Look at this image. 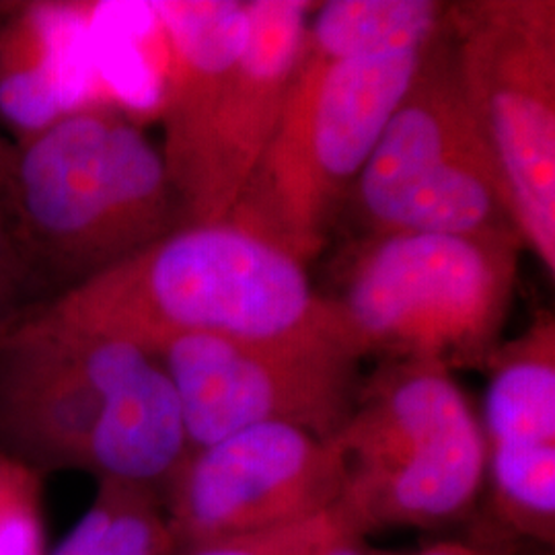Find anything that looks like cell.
Returning a JSON list of instances; mask_svg holds the SVG:
<instances>
[{
	"label": "cell",
	"mask_w": 555,
	"mask_h": 555,
	"mask_svg": "<svg viewBox=\"0 0 555 555\" xmlns=\"http://www.w3.org/2000/svg\"><path fill=\"white\" fill-rule=\"evenodd\" d=\"M149 9L167 59L165 169L188 224H220L276 130L315 4L165 0Z\"/></svg>",
	"instance_id": "6da1fadb"
},
{
	"label": "cell",
	"mask_w": 555,
	"mask_h": 555,
	"mask_svg": "<svg viewBox=\"0 0 555 555\" xmlns=\"http://www.w3.org/2000/svg\"><path fill=\"white\" fill-rule=\"evenodd\" d=\"M0 447L38 474L89 472L157 492L190 453L176 389L146 350L21 327L0 339Z\"/></svg>",
	"instance_id": "7a4b0ae2"
},
{
	"label": "cell",
	"mask_w": 555,
	"mask_h": 555,
	"mask_svg": "<svg viewBox=\"0 0 555 555\" xmlns=\"http://www.w3.org/2000/svg\"><path fill=\"white\" fill-rule=\"evenodd\" d=\"M13 327L118 337L146 352L185 334L339 341L305 266L229 222L185 224L36 311H21Z\"/></svg>",
	"instance_id": "3957f363"
},
{
	"label": "cell",
	"mask_w": 555,
	"mask_h": 555,
	"mask_svg": "<svg viewBox=\"0 0 555 555\" xmlns=\"http://www.w3.org/2000/svg\"><path fill=\"white\" fill-rule=\"evenodd\" d=\"M0 206L27 276L68 288L188 224L159 149L100 103L70 107L13 151Z\"/></svg>",
	"instance_id": "277c9868"
},
{
	"label": "cell",
	"mask_w": 555,
	"mask_h": 555,
	"mask_svg": "<svg viewBox=\"0 0 555 555\" xmlns=\"http://www.w3.org/2000/svg\"><path fill=\"white\" fill-rule=\"evenodd\" d=\"M518 237L371 235L325 297L336 336L360 360L486 369L515 298Z\"/></svg>",
	"instance_id": "5b68a950"
},
{
	"label": "cell",
	"mask_w": 555,
	"mask_h": 555,
	"mask_svg": "<svg viewBox=\"0 0 555 555\" xmlns=\"http://www.w3.org/2000/svg\"><path fill=\"white\" fill-rule=\"evenodd\" d=\"M426 50L332 62L302 46L276 130L224 222L302 266L318 258Z\"/></svg>",
	"instance_id": "8992f818"
},
{
	"label": "cell",
	"mask_w": 555,
	"mask_h": 555,
	"mask_svg": "<svg viewBox=\"0 0 555 555\" xmlns=\"http://www.w3.org/2000/svg\"><path fill=\"white\" fill-rule=\"evenodd\" d=\"M330 438L344 465L337 511L357 535L449 527L483 496L481 422L435 362H385Z\"/></svg>",
	"instance_id": "52a82bcc"
},
{
	"label": "cell",
	"mask_w": 555,
	"mask_h": 555,
	"mask_svg": "<svg viewBox=\"0 0 555 555\" xmlns=\"http://www.w3.org/2000/svg\"><path fill=\"white\" fill-rule=\"evenodd\" d=\"M352 192L369 237H518L506 188L463 95L447 23L424 52Z\"/></svg>",
	"instance_id": "ba28073f"
},
{
	"label": "cell",
	"mask_w": 555,
	"mask_h": 555,
	"mask_svg": "<svg viewBox=\"0 0 555 555\" xmlns=\"http://www.w3.org/2000/svg\"><path fill=\"white\" fill-rule=\"evenodd\" d=\"M447 29L518 237L554 278L555 2H456L449 4Z\"/></svg>",
	"instance_id": "9c48e42d"
},
{
	"label": "cell",
	"mask_w": 555,
	"mask_h": 555,
	"mask_svg": "<svg viewBox=\"0 0 555 555\" xmlns=\"http://www.w3.org/2000/svg\"><path fill=\"white\" fill-rule=\"evenodd\" d=\"M149 354L176 389L190 451L261 424L334 437L360 391V358L318 334H185L160 341Z\"/></svg>",
	"instance_id": "30bf717a"
},
{
	"label": "cell",
	"mask_w": 555,
	"mask_h": 555,
	"mask_svg": "<svg viewBox=\"0 0 555 555\" xmlns=\"http://www.w3.org/2000/svg\"><path fill=\"white\" fill-rule=\"evenodd\" d=\"M344 465L332 438L261 424L190 451L160 488L176 550L256 535L336 508Z\"/></svg>",
	"instance_id": "8fae6325"
},
{
	"label": "cell",
	"mask_w": 555,
	"mask_h": 555,
	"mask_svg": "<svg viewBox=\"0 0 555 555\" xmlns=\"http://www.w3.org/2000/svg\"><path fill=\"white\" fill-rule=\"evenodd\" d=\"M486 371L481 433L486 442L488 529L476 541L555 545V319L500 344Z\"/></svg>",
	"instance_id": "7c38bea8"
},
{
	"label": "cell",
	"mask_w": 555,
	"mask_h": 555,
	"mask_svg": "<svg viewBox=\"0 0 555 555\" xmlns=\"http://www.w3.org/2000/svg\"><path fill=\"white\" fill-rule=\"evenodd\" d=\"M447 11L435 0H330L315 4L302 46L332 62L422 50L444 29Z\"/></svg>",
	"instance_id": "4fadbf2b"
},
{
	"label": "cell",
	"mask_w": 555,
	"mask_h": 555,
	"mask_svg": "<svg viewBox=\"0 0 555 555\" xmlns=\"http://www.w3.org/2000/svg\"><path fill=\"white\" fill-rule=\"evenodd\" d=\"M70 11L50 4H13L0 27V112L29 134L64 114L60 36Z\"/></svg>",
	"instance_id": "5bb4252c"
},
{
	"label": "cell",
	"mask_w": 555,
	"mask_h": 555,
	"mask_svg": "<svg viewBox=\"0 0 555 555\" xmlns=\"http://www.w3.org/2000/svg\"><path fill=\"white\" fill-rule=\"evenodd\" d=\"M176 552L160 492L100 479L89 511L48 555H173Z\"/></svg>",
	"instance_id": "9a60e30c"
},
{
	"label": "cell",
	"mask_w": 555,
	"mask_h": 555,
	"mask_svg": "<svg viewBox=\"0 0 555 555\" xmlns=\"http://www.w3.org/2000/svg\"><path fill=\"white\" fill-rule=\"evenodd\" d=\"M0 555H48L41 474L0 451Z\"/></svg>",
	"instance_id": "2e32d148"
},
{
	"label": "cell",
	"mask_w": 555,
	"mask_h": 555,
	"mask_svg": "<svg viewBox=\"0 0 555 555\" xmlns=\"http://www.w3.org/2000/svg\"><path fill=\"white\" fill-rule=\"evenodd\" d=\"M344 535L357 533H352L336 506L323 515L274 531L185 547L173 555H319Z\"/></svg>",
	"instance_id": "e0dca14e"
},
{
	"label": "cell",
	"mask_w": 555,
	"mask_h": 555,
	"mask_svg": "<svg viewBox=\"0 0 555 555\" xmlns=\"http://www.w3.org/2000/svg\"><path fill=\"white\" fill-rule=\"evenodd\" d=\"M25 280L27 268L11 233L7 215L0 206V339L13 330L15 321L20 319L17 298Z\"/></svg>",
	"instance_id": "ac0fdd59"
},
{
	"label": "cell",
	"mask_w": 555,
	"mask_h": 555,
	"mask_svg": "<svg viewBox=\"0 0 555 555\" xmlns=\"http://www.w3.org/2000/svg\"><path fill=\"white\" fill-rule=\"evenodd\" d=\"M380 555H504V550L481 541H437L408 554L380 552Z\"/></svg>",
	"instance_id": "d6986e66"
},
{
	"label": "cell",
	"mask_w": 555,
	"mask_h": 555,
	"mask_svg": "<svg viewBox=\"0 0 555 555\" xmlns=\"http://www.w3.org/2000/svg\"><path fill=\"white\" fill-rule=\"evenodd\" d=\"M319 555H380V552L366 543V537L344 535Z\"/></svg>",
	"instance_id": "ffe728a7"
},
{
	"label": "cell",
	"mask_w": 555,
	"mask_h": 555,
	"mask_svg": "<svg viewBox=\"0 0 555 555\" xmlns=\"http://www.w3.org/2000/svg\"><path fill=\"white\" fill-rule=\"evenodd\" d=\"M11 7H13V4L0 2V27H2V21H4V17L9 15ZM13 151H15V146L7 144V142L2 140V137H0V190H2V185H4V179H7L9 167H11V160H13Z\"/></svg>",
	"instance_id": "44dd1931"
},
{
	"label": "cell",
	"mask_w": 555,
	"mask_h": 555,
	"mask_svg": "<svg viewBox=\"0 0 555 555\" xmlns=\"http://www.w3.org/2000/svg\"><path fill=\"white\" fill-rule=\"evenodd\" d=\"M504 550V555H555L554 547H543V545H535V543H504L500 545Z\"/></svg>",
	"instance_id": "7402d4cb"
}]
</instances>
